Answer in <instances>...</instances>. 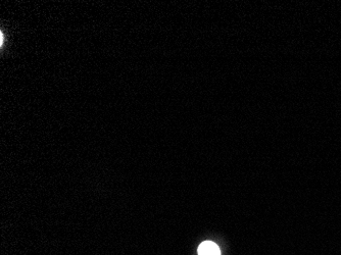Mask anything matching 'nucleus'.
<instances>
[{
	"mask_svg": "<svg viewBox=\"0 0 341 255\" xmlns=\"http://www.w3.org/2000/svg\"><path fill=\"white\" fill-rule=\"evenodd\" d=\"M199 255H221V251L214 242L205 241L199 247Z\"/></svg>",
	"mask_w": 341,
	"mask_h": 255,
	"instance_id": "obj_1",
	"label": "nucleus"
},
{
	"mask_svg": "<svg viewBox=\"0 0 341 255\" xmlns=\"http://www.w3.org/2000/svg\"><path fill=\"white\" fill-rule=\"evenodd\" d=\"M0 44H3V35L1 34V35H0Z\"/></svg>",
	"mask_w": 341,
	"mask_h": 255,
	"instance_id": "obj_2",
	"label": "nucleus"
}]
</instances>
